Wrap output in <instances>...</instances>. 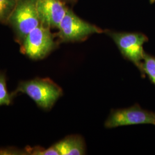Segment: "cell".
<instances>
[{
  "label": "cell",
  "mask_w": 155,
  "mask_h": 155,
  "mask_svg": "<svg viewBox=\"0 0 155 155\" xmlns=\"http://www.w3.org/2000/svg\"><path fill=\"white\" fill-rule=\"evenodd\" d=\"M12 99V95L7 91L5 76L4 74L0 73V106L9 105Z\"/></svg>",
  "instance_id": "obj_11"
},
{
  "label": "cell",
  "mask_w": 155,
  "mask_h": 155,
  "mask_svg": "<svg viewBox=\"0 0 155 155\" xmlns=\"http://www.w3.org/2000/svg\"><path fill=\"white\" fill-rule=\"evenodd\" d=\"M27 155H59L54 145L47 149L40 147L27 148L25 149Z\"/></svg>",
  "instance_id": "obj_12"
},
{
  "label": "cell",
  "mask_w": 155,
  "mask_h": 155,
  "mask_svg": "<svg viewBox=\"0 0 155 155\" xmlns=\"http://www.w3.org/2000/svg\"><path fill=\"white\" fill-rule=\"evenodd\" d=\"M7 24L12 29L17 42L21 45L28 34L40 24L36 0H17Z\"/></svg>",
  "instance_id": "obj_1"
},
{
  "label": "cell",
  "mask_w": 155,
  "mask_h": 155,
  "mask_svg": "<svg viewBox=\"0 0 155 155\" xmlns=\"http://www.w3.org/2000/svg\"><path fill=\"white\" fill-rule=\"evenodd\" d=\"M27 94L40 107L50 109L63 94L61 88L47 78H36L19 83L15 93Z\"/></svg>",
  "instance_id": "obj_2"
},
{
  "label": "cell",
  "mask_w": 155,
  "mask_h": 155,
  "mask_svg": "<svg viewBox=\"0 0 155 155\" xmlns=\"http://www.w3.org/2000/svg\"><path fill=\"white\" fill-rule=\"evenodd\" d=\"M59 155H81L85 152L83 140L79 136H71L54 145Z\"/></svg>",
  "instance_id": "obj_8"
},
{
  "label": "cell",
  "mask_w": 155,
  "mask_h": 155,
  "mask_svg": "<svg viewBox=\"0 0 155 155\" xmlns=\"http://www.w3.org/2000/svg\"><path fill=\"white\" fill-rule=\"evenodd\" d=\"M36 8L40 24L52 28H58L68 7L64 0H36Z\"/></svg>",
  "instance_id": "obj_7"
},
{
  "label": "cell",
  "mask_w": 155,
  "mask_h": 155,
  "mask_svg": "<svg viewBox=\"0 0 155 155\" xmlns=\"http://www.w3.org/2000/svg\"><path fill=\"white\" fill-rule=\"evenodd\" d=\"M51 29L41 24L33 29L20 45L22 53L35 61L48 55L57 47L54 35Z\"/></svg>",
  "instance_id": "obj_3"
},
{
  "label": "cell",
  "mask_w": 155,
  "mask_h": 155,
  "mask_svg": "<svg viewBox=\"0 0 155 155\" xmlns=\"http://www.w3.org/2000/svg\"><path fill=\"white\" fill-rule=\"evenodd\" d=\"M0 155H27L25 150H17L15 148H7L0 150Z\"/></svg>",
  "instance_id": "obj_13"
},
{
  "label": "cell",
  "mask_w": 155,
  "mask_h": 155,
  "mask_svg": "<svg viewBox=\"0 0 155 155\" xmlns=\"http://www.w3.org/2000/svg\"><path fill=\"white\" fill-rule=\"evenodd\" d=\"M152 124L155 125V113L142 109L138 105L118 109L111 112L106 121L107 128L139 125Z\"/></svg>",
  "instance_id": "obj_6"
},
{
  "label": "cell",
  "mask_w": 155,
  "mask_h": 155,
  "mask_svg": "<svg viewBox=\"0 0 155 155\" xmlns=\"http://www.w3.org/2000/svg\"><path fill=\"white\" fill-rule=\"evenodd\" d=\"M77 0H64V1L66 2V3H71L73 4L74 2H75Z\"/></svg>",
  "instance_id": "obj_14"
},
{
  "label": "cell",
  "mask_w": 155,
  "mask_h": 155,
  "mask_svg": "<svg viewBox=\"0 0 155 155\" xmlns=\"http://www.w3.org/2000/svg\"><path fill=\"white\" fill-rule=\"evenodd\" d=\"M150 4H153L155 2V0H150Z\"/></svg>",
  "instance_id": "obj_15"
},
{
  "label": "cell",
  "mask_w": 155,
  "mask_h": 155,
  "mask_svg": "<svg viewBox=\"0 0 155 155\" xmlns=\"http://www.w3.org/2000/svg\"><path fill=\"white\" fill-rule=\"evenodd\" d=\"M17 0H0V23L7 24Z\"/></svg>",
  "instance_id": "obj_10"
},
{
  "label": "cell",
  "mask_w": 155,
  "mask_h": 155,
  "mask_svg": "<svg viewBox=\"0 0 155 155\" xmlns=\"http://www.w3.org/2000/svg\"><path fill=\"white\" fill-rule=\"evenodd\" d=\"M57 29L56 36L61 43L81 41L91 35L103 32L102 29L83 20L70 8Z\"/></svg>",
  "instance_id": "obj_4"
},
{
  "label": "cell",
  "mask_w": 155,
  "mask_h": 155,
  "mask_svg": "<svg viewBox=\"0 0 155 155\" xmlns=\"http://www.w3.org/2000/svg\"><path fill=\"white\" fill-rule=\"evenodd\" d=\"M141 74H147L152 83L155 85V57L145 52L142 63Z\"/></svg>",
  "instance_id": "obj_9"
},
{
  "label": "cell",
  "mask_w": 155,
  "mask_h": 155,
  "mask_svg": "<svg viewBox=\"0 0 155 155\" xmlns=\"http://www.w3.org/2000/svg\"><path fill=\"white\" fill-rule=\"evenodd\" d=\"M106 33L117 45L124 58L137 67L142 72V63L145 52L144 45L148 41V37L142 33L118 32L106 31Z\"/></svg>",
  "instance_id": "obj_5"
}]
</instances>
